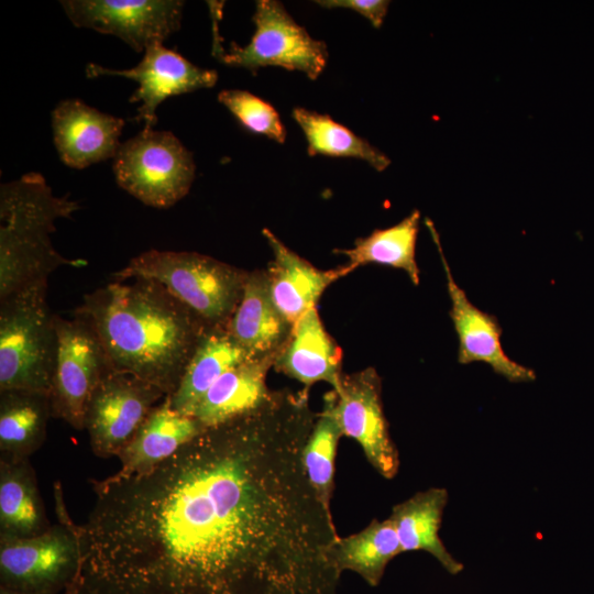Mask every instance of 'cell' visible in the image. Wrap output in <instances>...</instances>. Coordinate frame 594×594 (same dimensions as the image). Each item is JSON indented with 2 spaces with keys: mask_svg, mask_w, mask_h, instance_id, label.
<instances>
[{
  "mask_svg": "<svg viewBox=\"0 0 594 594\" xmlns=\"http://www.w3.org/2000/svg\"><path fill=\"white\" fill-rule=\"evenodd\" d=\"M292 324L273 302L266 271L248 273L241 299L226 328L251 355L277 353Z\"/></svg>",
  "mask_w": 594,
  "mask_h": 594,
  "instance_id": "cell-19",
  "label": "cell"
},
{
  "mask_svg": "<svg viewBox=\"0 0 594 594\" xmlns=\"http://www.w3.org/2000/svg\"><path fill=\"white\" fill-rule=\"evenodd\" d=\"M47 290L42 280L0 299V392L50 395L57 339Z\"/></svg>",
  "mask_w": 594,
  "mask_h": 594,
  "instance_id": "cell-5",
  "label": "cell"
},
{
  "mask_svg": "<svg viewBox=\"0 0 594 594\" xmlns=\"http://www.w3.org/2000/svg\"><path fill=\"white\" fill-rule=\"evenodd\" d=\"M400 553L403 549L389 517L373 519L356 534L339 536L332 548L338 570L359 574L372 587L381 583L386 566Z\"/></svg>",
  "mask_w": 594,
  "mask_h": 594,
  "instance_id": "cell-25",
  "label": "cell"
},
{
  "mask_svg": "<svg viewBox=\"0 0 594 594\" xmlns=\"http://www.w3.org/2000/svg\"><path fill=\"white\" fill-rule=\"evenodd\" d=\"M336 415L343 436L354 439L370 464L387 480L399 470L398 450L383 409L382 382L373 367L343 375Z\"/></svg>",
  "mask_w": 594,
  "mask_h": 594,
  "instance_id": "cell-12",
  "label": "cell"
},
{
  "mask_svg": "<svg viewBox=\"0 0 594 594\" xmlns=\"http://www.w3.org/2000/svg\"><path fill=\"white\" fill-rule=\"evenodd\" d=\"M79 594H88V593L81 587V585H80V587H79Z\"/></svg>",
  "mask_w": 594,
  "mask_h": 594,
  "instance_id": "cell-33",
  "label": "cell"
},
{
  "mask_svg": "<svg viewBox=\"0 0 594 594\" xmlns=\"http://www.w3.org/2000/svg\"><path fill=\"white\" fill-rule=\"evenodd\" d=\"M80 208L57 197L38 173H26L0 187V299L37 282L48 280L62 266L81 267L82 258H67L53 246L55 221Z\"/></svg>",
  "mask_w": 594,
  "mask_h": 594,
  "instance_id": "cell-3",
  "label": "cell"
},
{
  "mask_svg": "<svg viewBox=\"0 0 594 594\" xmlns=\"http://www.w3.org/2000/svg\"><path fill=\"white\" fill-rule=\"evenodd\" d=\"M308 391L271 392L156 468L90 480L78 525L88 594H338L331 510L302 450Z\"/></svg>",
  "mask_w": 594,
  "mask_h": 594,
  "instance_id": "cell-1",
  "label": "cell"
},
{
  "mask_svg": "<svg viewBox=\"0 0 594 594\" xmlns=\"http://www.w3.org/2000/svg\"><path fill=\"white\" fill-rule=\"evenodd\" d=\"M55 329L57 345L48 395L52 414L82 430L90 399L112 370L98 336L84 318L55 315Z\"/></svg>",
  "mask_w": 594,
  "mask_h": 594,
  "instance_id": "cell-9",
  "label": "cell"
},
{
  "mask_svg": "<svg viewBox=\"0 0 594 594\" xmlns=\"http://www.w3.org/2000/svg\"><path fill=\"white\" fill-rule=\"evenodd\" d=\"M86 75L89 78L120 76L136 81L139 88L130 101L141 102L134 120L144 122L146 129L156 124V109L166 98L213 87L218 80L216 70L199 67L163 44L146 48L142 61L132 68L112 69L91 63Z\"/></svg>",
  "mask_w": 594,
  "mask_h": 594,
  "instance_id": "cell-13",
  "label": "cell"
},
{
  "mask_svg": "<svg viewBox=\"0 0 594 594\" xmlns=\"http://www.w3.org/2000/svg\"><path fill=\"white\" fill-rule=\"evenodd\" d=\"M316 3L327 9H351L366 18L374 28L378 29L385 20L391 2L386 0H322L316 1Z\"/></svg>",
  "mask_w": 594,
  "mask_h": 594,
  "instance_id": "cell-30",
  "label": "cell"
},
{
  "mask_svg": "<svg viewBox=\"0 0 594 594\" xmlns=\"http://www.w3.org/2000/svg\"><path fill=\"white\" fill-rule=\"evenodd\" d=\"M218 101L249 131L284 143L285 127L278 112L265 100L246 90L226 89L219 92Z\"/></svg>",
  "mask_w": 594,
  "mask_h": 594,
  "instance_id": "cell-29",
  "label": "cell"
},
{
  "mask_svg": "<svg viewBox=\"0 0 594 594\" xmlns=\"http://www.w3.org/2000/svg\"><path fill=\"white\" fill-rule=\"evenodd\" d=\"M251 356L226 327L208 328L201 336L176 391L168 395L172 407L193 413L209 388L229 370Z\"/></svg>",
  "mask_w": 594,
  "mask_h": 594,
  "instance_id": "cell-22",
  "label": "cell"
},
{
  "mask_svg": "<svg viewBox=\"0 0 594 594\" xmlns=\"http://www.w3.org/2000/svg\"><path fill=\"white\" fill-rule=\"evenodd\" d=\"M341 365V349L326 330L316 307L293 324L273 364L276 371L306 388L326 382L336 392L342 383Z\"/></svg>",
  "mask_w": 594,
  "mask_h": 594,
  "instance_id": "cell-17",
  "label": "cell"
},
{
  "mask_svg": "<svg viewBox=\"0 0 594 594\" xmlns=\"http://www.w3.org/2000/svg\"><path fill=\"white\" fill-rule=\"evenodd\" d=\"M205 429L195 417L175 410L166 396L117 455L121 469L116 474L131 476L156 468Z\"/></svg>",
  "mask_w": 594,
  "mask_h": 594,
  "instance_id": "cell-18",
  "label": "cell"
},
{
  "mask_svg": "<svg viewBox=\"0 0 594 594\" xmlns=\"http://www.w3.org/2000/svg\"><path fill=\"white\" fill-rule=\"evenodd\" d=\"M80 587V574L79 576L65 590L63 594H79Z\"/></svg>",
  "mask_w": 594,
  "mask_h": 594,
  "instance_id": "cell-31",
  "label": "cell"
},
{
  "mask_svg": "<svg viewBox=\"0 0 594 594\" xmlns=\"http://www.w3.org/2000/svg\"><path fill=\"white\" fill-rule=\"evenodd\" d=\"M166 396L133 375L109 372L87 409L85 430L92 452L100 458L117 457Z\"/></svg>",
  "mask_w": 594,
  "mask_h": 594,
  "instance_id": "cell-10",
  "label": "cell"
},
{
  "mask_svg": "<svg viewBox=\"0 0 594 594\" xmlns=\"http://www.w3.org/2000/svg\"><path fill=\"white\" fill-rule=\"evenodd\" d=\"M419 223L420 211L416 209L398 223L376 229L367 237L358 239L353 248L338 253L348 258L346 265L352 271L372 263L387 265L404 271L418 285L420 270L416 262V244Z\"/></svg>",
  "mask_w": 594,
  "mask_h": 594,
  "instance_id": "cell-26",
  "label": "cell"
},
{
  "mask_svg": "<svg viewBox=\"0 0 594 594\" xmlns=\"http://www.w3.org/2000/svg\"><path fill=\"white\" fill-rule=\"evenodd\" d=\"M0 594H28V593H21V592H15V591L0 587Z\"/></svg>",
  "mask_w": 594,
  "mask_h": 594,
  "instance_id": "cell-32",
  "label": "cell"
},
{
  "mask_svg": "<svg viewBox=\"0 0 594 594\" xmlns=\"http://www.w3.org/2000/svg\"><path fill=\"white\" fill-rule=\"evenodd\" d=\"M52 127L62 162L81 169L116 156L124 120L67 99L53 110Z\"/></svg>",
  "mask_w": 594,
  "mask_h": 594,
  "instance_id": "cell-15",
  "label": "cell"
},
{
  "mask_svg": "<svg viewBox=\"0 0 594 594\" xmlns=\"http://www.w3.org/2000/svg\"><path fill=\"white\" fill-rule=\"evenodd\" d=\"M50 526L30 460L0 458V537L32 538Z\"/></svg>",
  "mask_w": 594,
  "mask_h": 594,
  "instance_id": "cell-23",
  "label": "cell"
},
{
  "mask_svg": "<svg viewBox=\"0 0 594 594\" xmlns=\"http://www.w3.org/2000/svg\"><path fill=\"white\" fill-rule=\"evenodd\" d=\"M275 356L276 353L249 358L226 372L202 397L193 417L209 428L261 406L271 394L266 376Z\"/></svg>",
  "mask_w": 594,
  "mask_h": 594,
  "instance_id": "cell-20",
  "label": "cell"
},
{
  "mask_svg": "<svg viewBox=\"0 0 594 594\" xmlns=\"http://www.w3.org/2000/svg\"><path fill=\"white\" fill-rule=\"evenodd\" d=\"M58 522L32 538L0 537V587L28 594H59L79 576L81 548L78 525L54 484Z\"/></svg>",
  "mask_w": 594,
  "mask_h": 594,
  "instance_id": "cell-6",
  "label": "cell"
},
{
  "mask_svg": "<svg viewBox=\"0 0 594 594\" xmlns=\"http://www.w3.org/2000/svg\"><path fill=\"white\" fill-rule=\"evenodd\" d=\"M95 330L110 369L173 394L209 328L166 288L143 278L113 279L76 309Z\"/></svg>",
  "mask_w": 594,
  "mask_h": 594,
  "instance_id": "cell-2",
  "label": "cell"
},
{
  "mask_svg": "<svg viewBox=\"0 0 594 594\" xmlns=\"http://www.w3.org/2000/svg\"><path fill=\"white\" fill-rule=\"evenodd\" d=\"M263 234L273 251L266 271L274 305L293 326L309 309L316 307L324 290L352 270L345 264L320 270L286 246L271 230Z\"/></svg>",
  "mask_w": 594,
  "mask_h": 594,
  "instance_id": "cell-16",
  "label": "cell"
},
{
  "mask_svg": "<svg viewBox=\"0 0 594 594\" xmlns=\"http://www.w3.org/2000/svg\"><path fill=\"white\" fill-rule=\"evenodd\" d=\"M66 15L77 28L112 34L136 52L163 42L179 30L184 1L66 0Z\"/></svg>",
  "mask_w": 594,
  "mask_h": 594,
  "instance_id": "cell-11",
  "label": "cell"
},
{
  "mask_svg": "<svg viewBox=\"0 0 594 594\" xmlns=\"http://www.w3.org/2000/svg\"><path fill=\"white\" fill-rule=\"evenodd\" d=\"M191 153L169 131L144 128L121 143L113 157L118 185L146 206L169 208L195 178Z\"/></svg>",
  "mask_w": 594,
  "mask_h": 594,
  "instance_id": "cell-8",
  "label": "cell"
},
{
  "mask_svg": "<svg viewBox=\"0 0 594 594\" xmlns=\"http://www.w3.org/2000/svg\"><path fill=\"white\" fill-rule=\"evenodd\" d=\"M438 249L447 279L451 300L449 316L459 340L458 363H487L494 373L512 383H528L536 380V373L514 360L502 345L503 329L494 315L487 314L470 301L465 292L454 280L449 263L443 254L440 237L431 220H425Z\"/></svg>",
  "mask_w": 594,
  "mask_h": 594,
  "instance_id": "cell-14",
  "label": "cell"
},
{
  "mask_svg": "<svg viewBox=\"0 0 594 594\" xmlns=\"http://www.w3.org/2000/svg\"><path fill=\"white\" fill-rule=\"evenodd\" d=\"M337 392L323 397V407L317 414L314 427L302 450V462L309 482L324 507L331 510L334 482V461L340 438L343 436L336 415Z\"/></svg>",
  "mask_w": 594,
  "mask_h": 594,
  "instance_id": "cell-28",
  "label": "cell"
},
{
  "mask_svg": "<svg viewBox=\"0 0 594 594\" xmlns=\"http://www.w3.org/2000/svg\"><path fill=\"white\" fill-rule=\"evenodd\" d=\"M51 417L47 394L0 392V458L29 459L44 443Z\"/></svg>",
  "mask_w": 594,
  "mask_h": 594,
  "instance_id": "cell-24",
  "label": "cell"
},
{
  "mask_svg": "<svg viewBox=\"0 0 594 594\" xmlns=\"http://www.w3.org/2000/svg\"><path fill=\"white\" fill-rule=\"evenodd\" d=\"M248 272L187 251L148 250L113 274V279L158 283L207 327H226L241 299Z\"/></svg>",
  "mask_w": 594,
  "mask_h": 594,
  "instance_id": "cell-4",
  "label": "cell"
},
{
  "mask_svg": "<svg viewBox=\"0 0 594 594\" xmlns=\"http://www.w3.org/2000/svg\"><path fill=\"white\" fill-rule=\"evenodd\" d=\"M293 118L306 136L310 156L320 154L359 158L377 172H383L391 165L386 154L328 114L297 107L293 110Z\"/></svg>",
  "mask_w": 594,
  "mask_h": 594,
  "instance_id": "cell-27",
  "label": "cell"
},
{
  "mask_svg": "<svg viewBox=\"0 0 594 594\" xmlns=\"http://www.w3.org/2000/svg\"><path fill=\"white\" fill-rule=\"evenodd\" d=\"M213 16L212 52L217 59L232 67H243L255 73L261 67L276 66L305 73L317 79L328 61L323 41L310 36L286 11L282 2L258 0L252 16L255 32L245 46L234 42L226 51L218 33L217 12Z\"/></svg>",
  "mask_w": 594,
  "mask_h": 594,
  "instance_id": "cell-7",
  "label": "cell"
},
{
  "mask_svg": "<svg viewBox=\"0 0 594 594\" xmlns=\"http://www.w3.org/2000/svg\"><path fill=\"white\" fill-rule=\"evenodd\" d=\"M448 501L449 493L446 488L430 487L396 504L389 518L395 526L403 552L426 551L448 573L457 575L464 565L449 552L439 535Z\"/></svg>",
  "mask_w": 594,
  "mask_h": 594,
  "instance_id": "cell-21",
  "label": "cell"
}]
</instances>
